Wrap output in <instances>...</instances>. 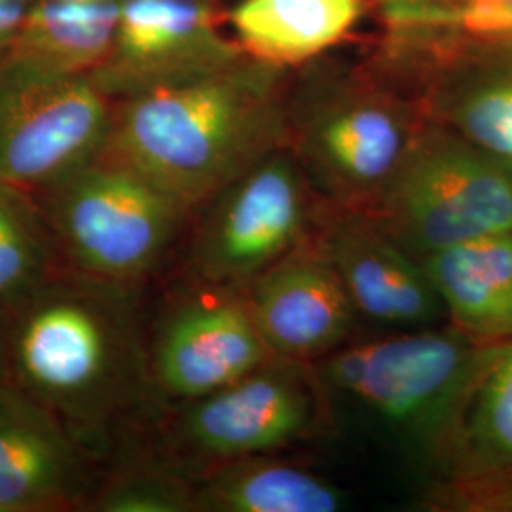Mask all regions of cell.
Masks as SVG:
<instances>
[{"label":"cell","instance_id":"cell-1","mask_svg":"<svg viewBox=\"0 0 512 512\" xmlns=\"http://www.w3.org/2000/svg\"><path fill=\"white\" fill-rule=\"evenodd\" d=\"M249 55L122 97L105 156L128 165L184 211L215 200L287 147V76Z\"/></svg>","mask_w":512,"mask_h":512},{"label":"cell","instance_id":"cell-2","mask_svg":"<svg viewBox=\"0 0 512 512\" xmlns=\"http://www.w3.org/2000/svg\"><path fill=\"white\" fill-rule=\"evenodd\" d=\"M120 287L52 277L12 306L10 384L71 423L105 421L128 403L141 366Z\"/></svg>","mask_w":512,"mask_h":512},{"label":"cell","instance_id":"cell-3","mask_svg":"<svg viewBox=\"0 0 512 512\" xmlns=\"http://www.w3.org/2000/svg\"><path fill=\"white\" fill-rule=\"evenodd\" d=\"M330 55L296 69L302 76L287 95V147L330 200L372 209L429 116L380 59L349 65Z\"/></svg>","mask_w":512,"mask_h":512},{"label":"cell","instance_id":"cell-4","mask_svg":"<svg viewBox=\"0 0 512 512\" xmlns=\"http://www.w3.org/2000/svg\"><path fill=\"white\" fill-rule=\"evenodd\" d=\"M372 211L385 234L420 260L512 232V164L429 120Z\"/></svg>","mask_w":512,"mask_h":512},{"label":"cell","instance_id":"cell-5","mask_svg":"<svg viewBox=\"0 0 512 512\" xmlns=\"http://www.w3.org/2000/svg\"><path fill=\"white\" fill-rule=\"evenodd\" d=\"M486 348L458 329H410L340 349L323 372L384 427L444 444Z\"/></svg>","mask_w":512,"mask_h":512},{"label":"cell","instance_id":"cell-6","mask_svg":"<svg viewBox=\"0 0 512 512\" xmlns=\"http://www.w3.org/2000/svg\"><path fill=\"white\" fill-rule=\"evenodd\" d=\"M44 192L57 247L86 277L116 285L158 264L184 213L158 186L105 154Z\"/></svg>","mask_w":512,"mask_h":512},{"label":"cell","instance_id":"cell-7","mask_svg":"<svg viewBox=\"0 0 512 512\" xmlns=\"http://www.w3.org/2000/svg\"><path fill=\"white\" fill-rule=\"evenodd\" d=\"M92 74L0 54V181L46 190L99 158L114 109Z\"/></svg>","mask_w":512,"mask_h":512},{"label":"cell","instance_id":"cell-8","mask_svg":"<svg viewBox=\"0 0 512 512\" xmlns=\"http://www.w3.org/2000/svg\"><path fill=\"white\" fill-rule=\"evenodd\" d=\"M310 181L279 148L215 198L192 247V266L219 287L251 283L291 255L310 213Z\"/></svg>","mask_w":512,"mask_h":512},{"label":"cell","instance_id":"cell-9","mask_svg":"<svg viewBox=\"0 0 512 512\" xmlns=\"http://www.w3.org/2000/svg\"><path fill=\"white\" fill-rule=\"evenodd\" d=\"M224 0H122L109 52L92 78L110 99L203 73L243 54Z\"/></svg>","mask_w":512,"mask_h":512},{"label":"cell","instance_id":"cell-10","mask_svg":"<svg viewBox=\"0 0 512 512\" xmlns=\"http://www.w3.org/2000/svg\"><path fill=\"white\" fill-rule=\"evenodd\" d=\"M274 361L247 298L205 296L173 311L154 348V374L167 393L196 401Z\"/></svg>","mask_w":512,"mask_h":512},{"label":"cell","instance_id":"cell-11","mask_svg":"<svg viewBox=\"0 0 512 512\" xmlns=\"http://www.w3.org/2000/svg\"><path fill=\"white\" fill-rule=\"evenodd\" d=\"M313 416L308 387L272 363L188 406L184 439L215 458H251L302 437Z\"/></svg>","mask_w":512,"mask_h":512},{"label":"cell","instance_id":"cell-12","mask_svg":"<svg viewBox=\"0 0 512 512\" xmlns=\"http://www.w3.org/2000/svg\"><path fill=\"white\" fill-rule=\"evenodd\" d=\"M247 304L275 359H317L348 336L355 308L323 253L289 255L251 281Z\"/></svg>","mask_w":512,"mask_h":512},{"label":"cell","instance_id":"cell-13","mask_svg":"<svg viewBox=\"0 0 512 512\" xmlns=\"http://www.w3.org/2000/svg\"><path fill=\"white\" fill-rule=\"evenodd\" d=\"M321 253L344 283L355 311L372 321L427 329L446 315L420 258L389 238L374 220L334 224Z\"/></svg>","mask_w":512,"mask_h":512},{"label":"cell","instance_id":"cell-14","mask_svg":"<svg viewBox=\"0 0 512 512\" xmlns=\"http://www.w3.org/2000/svg\"><path fill=\"white\" fill-rule=\"evenodd\" d=\"M16 385L0 389V512L59 511L84 488L73 437Z\"/></svg>","mask_w":512,"mask_h":512},{"label":"cell","instance_id":"cell-15","mask_svg":"<svg viewBox=\"0 0 512 512\" xmlns=\"http://www.w3.org/2000/svg\"><path fill=\"white\" fill-rule=\"evenodd\" d=\"M444 446L465 505L512 509V340L484 351Z\"/></svg>","mask_w":512,"mask_h":512},{"label":"cell","instance_id":"cell-16","mask_svg":"<svg viewBox=\"0 0 512 512\" xmlns=\"http://www.w3.org/2000/svg\"><path fill=\"white\" fill-rule=\"evenodd\" d=\"M454 329L478 344L512 340V232L471 239L421 258Z\"/></svg>","mask_w":512,"mask_h":512},{"label":"cell","instance_id":"cell-17","mask_svg":"<svg viewBox=\"0 0 512 512\" xmlns=\"http://www.w3.org/2000/svg\"><path fill=\"white\" fill-rule=\"evenodd\" d=\"M365 16V0H236L228 27L243 54L296 71L329 55Z\"/></svg>","mask_w":512,"mask_h":512},{"label":"cell","instance_id":"cell-18","mask_svg":"<svg viewBox=\"0 0 512 512\" xmlns=\"http://www.w3.org/2000/svg\"><path fill=\"white\" fill-rule=\"evenodd\" d=\"M122 0H35L6 54L63 73L90 74L109 52Z\"/></svg>","mask_w":512,"mask_h":512},{"label":"cell","instance_id":"cell-19","mask_svg":"<svg viewBox=\"0 0 512 512\" xmlns=\"http://www.w3.org/2000/svg\"><path fill=\"white\" fill-rule=\"evenodd\" d=\"M198 507L220 512H334L342 494L327 480L285 463L238 461L213 476Z\"/></svg>","mask_w":512,"mask_h":512},{"label":"cell","instance_id":"cell-20","mask_svg":"<svg viewBox=\"0 0 512 512\" xmlns=\"http://www.w3.org/2000/svg\"><path fill=\"white\" fill-rule=\"evenodd\" d=\"M54 234L29 192L0 181V310L54 277Z\"/></svg>","mask_w":512,"mask_h":512},{"label":"cell","instance_id":"cell-21","mask_svg":"<svg viewBox=\"0 0 512 512\" xmlns=\"http://www.w3.org/2000/svg\"><path fill=\"white\" fill-rule=\"evenodd\" d=\"M90 509L101 512L190 511L198 509V499L165 476L124 475L99 490Z\"/></svg>","mask_w":512,"mask_h":512},{"label":"cell","instance_id":"cell-22","mask_svg":"<svg viewBox=\"0 0 512 512\" xmlns=\"http://www.w3.org/2000/svg\"><path fill=\"white\" fill-rule=\"evenodd\" d=\"M442 21L467 37L512 42V0H456Z\"/></svg>","mask_w":512,"mask_h":512},{"label":"cell","instance_id":"cell-23","mask_svg":"<svg viewBox=\"0 0 512 512\" xmlns=\"http://www.w3.org/2000/svg\"><path fill=\"white\" fill-rule=\"evenodd\" d=\"M378 2L384 8L389 27L416 23V21L431 18L437 12H442V0H378Z\"/></svg>","mask_w":512,"mask_h":512},{"label":"cell","instance_id":"cell-24","mask_svg":"<svg viewBox=\"0 0 512 512\" xmlns=\"http://www.w3.org/2000/svg\"><path fill=\"white\" fill-rule=\"evenodd\" d=\"M35 0H0V54L18 37Z\"/></svg>","mask_w":512,"mask_h":512},{"label":"cell","instance_id":"cell-25","mask_svg":"<svg viewBox=\"0 0 512 512\" xmlns=\"http://www.w3.org/2000/svg\"><path fill=\"white\" fill-rule=\"evenodd\" d=\"M10 384L8 365V311L0 310V389Z\"/></svg>","mask_w":512,"mask_h":512},{"label":"cell","instance_id":"cell-26","mask_svg":"<svg viewBox=\"0 0 512 512\" xmlns=\"http://www.w3.org/2000/svg\"><path fill=\"white\" fill-rule=\"evenodd\" d=\"M456 4V0H442V10H450Z\"/></svg>","mask_w":512,"mask_h":512}]
</instances>
